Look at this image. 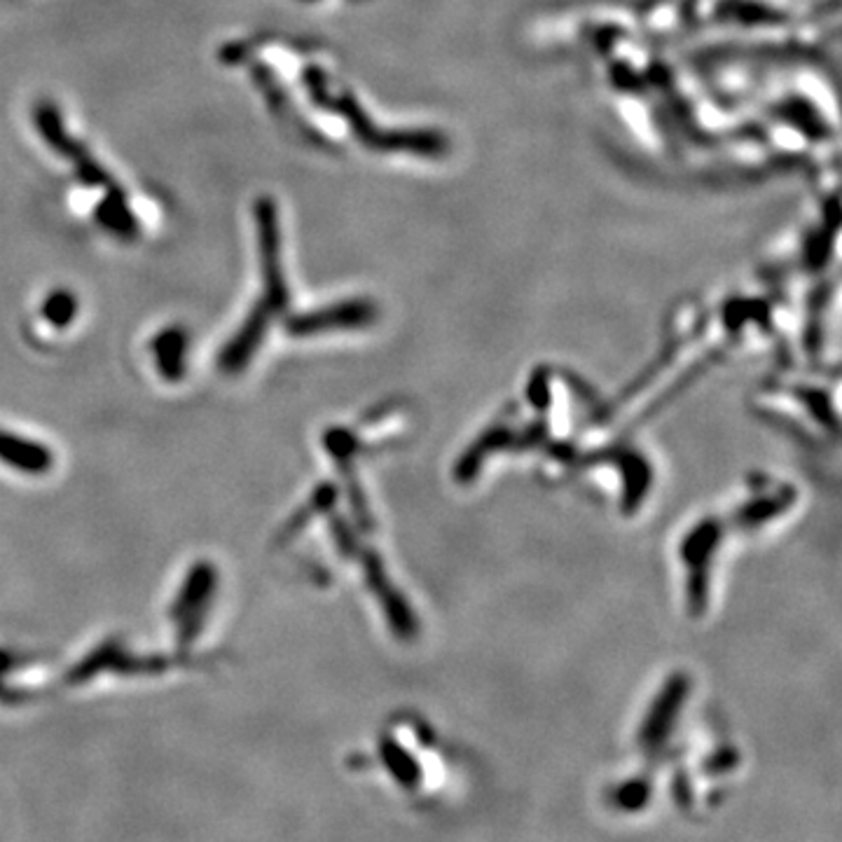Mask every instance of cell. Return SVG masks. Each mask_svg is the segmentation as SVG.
<instances>
[{
	"label": "cell",
	"instance_id": "6da1fadb",
	"mask_svg": "<svg viewBox=\"0 0 842 842\" xmlns=\"http://www.w3.org/2000/svg\"><path fill=\"white\" fill-rule=\"evenodd\" d=\"M33 120H36V127L40 129L45 141L54 148V153L68 157V160L75 164L82 181L92 185H115L106 171L96 164L94 157L89 155L78 141H73V138L68 136L64 124H61L57 108L50 106V103H40V106H36V113H33Z\"/></svg>",
	"mask_w": 842,
	"mask_h": 842
},
{
	"label": "cell",
	"instance_id": "7a4b0ae2",
	"mask_svg": "<svg viewBox=\"0 0 842 842\" xmlns=\"http://www.w3.org/2000/svg\"><path fill=\"white\" fill-rule=\"evenodd\" d=\"M0 459L5 464L17 466V471L29 473H43L50 466V454L45 452V447L29 443L24 438L8 436V433H0Z\"/></svg>",
	"mask_w": 842,
	"mask_h": 842
},
{
	"label": "cell",
	"instance_id": "3957f363",
	"mask_svg": "<svg viewBox=\"0 0 842 842\" xmlns=\"http://www.w3.org/2000/svg\"><path fill=\"white\" fill-rule=\"evenodd\" d=\"M96 216H99L101 225L106 227L108 232L117 234V237L129 239L136 234L134 213L127 209V204H124V199L117 190H113L106 199H103L101 209H99V213H96Z\"/></svg>",
	"mask_w": 842,
	"mask_h": 842
},
{
	"label": "cell",
	"instance_id": "277c9868",
	"mask_svg": "<svg viewBox=\"0 0 842 842\" xmlns=\"http://www.w3.org/2000/svg\"><path fill=\"white\" fill-rule=\"evenodd\" d=\"M382 754H384V763H386V768H389L391 775L396 777L398 782L405 786V789H414V786H417V782H419V777H421L417 763H414L412 758L405 754V751H400V747H396V744H384Z\"/></svg>",
	"mask_w": 842,
	"mask_h": 842
},
{
	"label": "cell",
	"instance_id": "5b68a950",
	"mask_svg": "<svg viewBox=\"0 0 842 842\" xmlns=\"http://www.w3.org/2000/svg\"><path fill=\"white\" fill-rule=\"evenodd\" d=\"M183 335L181 333H164L162 340L157 342V354H160V361L164 363V372H169L167 377H176L178 372V354L183 351Z\"/></svg>",
	"mask_w": 842,
	"mask_h": 842
},
{
	"label": "cell",
	"instance_id": "8992f818",
	"mask_svg": "<svg viewBox=\"0 0 842 842\" xmlns=\"http://www.w3.org/2000/svg\"><path fill=\"white\" fill-rule=\"evenodd\" d=\"M75 309H78V305H75L73 295L54 293L47 298L43 314L47 316V321L57 323V326H66V323L71 321V316L75 314Z\"/></svg>",
	"mask_w": 842,
	"mask_h": 842
},
{
	"label": "cell",
	"instance_id": "52a82bcc",
	"mask_svg": "<svg viewBox=\"0 0 842 842\" xmlns=\"http://www.w3.org/2000/svg\"><path fill=\"white\" fill-rule=\"evenodd\" d=\"M648 786L644 782H630L625 784L623 789H618L616 793V805L620 810H627V812H634V810H641V807L646 805L648 800Z\"/></svg>",
	"mask_w": 842,
	"mask_h": 842
}]
</instances>
